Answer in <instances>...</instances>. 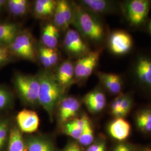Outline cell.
Listing matches in <instances>:
<instances>
[{
  "label": "cell",
  "instance_id": "30bf717a",
  "mask_svg": "<svg viewBox=\"0 0 151 151\" xmlns=\"http://www.w3.org/2000/svg\"><path fill=\"white\" fill-rule=\"evenodd\" d=\"M79 4L92 13L100 15L122 14V2L108 0H82Z\"/></svg>",
  "mask_w": 151,
  "mask_h": 151
},
{
  "label": "cell",
  "instance_id": "8d00e7d4",
  "mask_svg": "<svg viewBox=\"0 0 151 151\" xmlns=\"http://www.w3.org/2000/svg\"><path fill=\"white\" fill-rule=\"evenodd\" d=\"M6 0H0V13L6 10Z\"/></svg>",
  "mask_w": 151,
  "mask_h": 151
},
{
  "label": "cell",
  "instance_id": "d590c367",
  "mask_svg": "<svg viewBox=\"0 0 151 151\" xmlns=\"http://www.w3.org/2000/svg\"><path fill=\"white\" fill-rule=\"evenodd\" d=\"M114 151H132L129 146L124 144H120L116 146Z\"/></svg>",
  "mask_w": 151,
  "mask_h": 151
},
{
  "label": "cell",
  "instance_id": "44dd1931",
  "mask_svg": "<svg viewBox=\"0 0 151 151\" xmlns=\"http://www.w3.org/2000/svg\"><path fill=\"white\" fill-rule=\"evenodd\" d=\"M12 125L11 119L9 118L0 116V151H7Z\"/></svg>",
  "mask_w": 151,
  "mask_h": 151
},
{
  "label": "cell",
  "instance_id": "7a4b0ae2",
  "mask_svg": "<svg viewBox=\"0 0 151 151\" xmlns=\"http://www.w3.org/2000/svg\"><path fill=\"white\" fill-rule=\"evenodd\" d=\"M39 82L38 103L53 118L54 110L58 105L64 90L60 86L55 76L48 71H42L38 75Z\"/></svg>",
  "mask_w": 151,
  "mask_h": 151
},
{
  "label": "cell",
  "instance_id": "d6986e66",
  "mask_svg": "<svg viewBox=\"0 0 151 151\" xmlns=\"http://www.w3.org/2000/svg\"><path fill=\"white\" fill-rule=\"evenodd\" d=\"M86 116V115H83L80 118L72 119L62 125L63 133L78 140L84 128Z\"/></svg>",
  "mask_w": 151,
  "mask_h": 151
},
{
  "label": "cell",
  "instance_id": "5b68a950",
  "mask_svg": "<svg viewBox=\"0 0 151 151\" xmlns=\"http://www.w3.org/2000/svg\"><path fill=\"white\" fill-rule=\"evenodd\" d=\"M13 84L22 101L29 105L38 103L39 82L38 76L16 73L13 78Z\"/></svg>",
  "mask_w": 151,
  "mask_h": 151
},
{
  "label": "cell",
  "instance_id": "74e56055",
  "mask_svg": "<svg viewBox=\"0 0 151 151\" xmlns=\"http://www.w3.org/2000/svg\"><path fill=\"white\" fill-rule=\"evenodd\" d=\"M148 31L151 34V20L148 23Z\"/></svg>",
  "mask_w": 151,
  "mask_h": 151
},
{
  "label": "cell",
  "instance_id": "603a6c76",
  "mask_svg": "<svg viewBox=\"0 0 151 151\" xmlns=\"http://www.w3.org/2000/svg\"><path fill=\"white\" fill-rule=\"evenodd\" d=\"M28 7L26 0H9L6 2V10L11 16L20 17L27 13Z\"/></svg>",
  "mask_w": 151,
  "mask_h": 151
},
{
  "label": "cell",
  "instance_id": "277c9868",
  "mask_svg": "<svg viewBox=\"0 0 151 151\" xmlns=\"http://www.w3.org/2000/svg\"><path fill=\"white\" fill-rule=\"evenodd\" d=\"M151 8L150 0L124 1L122 2V15L130 27H140L147 22Z\"/></svg>",
  "mask_w": 151,
  "mask_h": 151
},
{
  "label": "cell",
  "instance_id": "9c48e42d",
  "mask_svg": "<svg viewBox=\"0 0 151 151\" xmlns=\"http://www.w3.org/2000/svg\"><path fill=\"white\" fill-rule=\"evenodd\" d=\"M65 51L72 57L81 58L91 50L86 40L76 30L68 28L63 40Z\"/></svg>",
  "mask_w": 151,
  "mask_h": 151
},
{
  "label": "cell",
  "instance_id": "5bb4252c",
  "mask_svg": "<svg viewBox=\"0 0 151 151\" xmlns=\"http://www.w3.org/2000/svg\"><path fill=\"white\" fill-rule=\"evenodd\" d=\"M83 101L87 109L92 113L101 111L106 104L105 95L100 88H95L87 93L83 97Z\"/></svg>",
  "mask_w": 151,
  "mask_h": 151
},
{
  "label": "cell",
  "instance_id": "e575fe53",
  "mask_svg": "<svg viewBox=\"0 0 151 151\" xmlns=\"http://www.w3.org/2000/svg\"><path fill=\"white\" fill-rule=\"evenodd\" d=\"M63 151H81L80 147L78 145L72 143L67 145Z\"/></svg>",
  "mask_w": 151,
  "mask_h": 151
},
{
  "label": "cell",
  "instance_id": "4fadbf2b",
  "mask_svg": "<svg viewBox=\"0 0 151 151\" xmlns=\"http://www.w3.org/2000/svg\"><path fill=\"white\" fill-rule=\"evenodd\" d=\"M97 77L103 86L112 95H119L123 87V78L116 73L99 72Z\"/></svg>",
  "mask_w": 151,
  "mask_h": 151
},
{
  "label": "cell",
  "instance_id": "f546056e",
  "mask_svg": "<svg viewBox=\"0 0 151 151\" xmlns=\"http://www.w3.org/2000/svg\"><path fill=\"white\" fill-rule=\"evenodd\" d=\"M133 105V99L129 94H124L120 104V109L124 118L129 113Z\"/></svg>",
  "mask_w": 151,
  "mask_h": 151
},
{
  "label": "cell",
  "instance_id": "1f68e13d",
  "mask_svg": "<svg viewBox=\"0 0 151 151\" xmlns=\"http://www.w3.org/2000/svg\"><path fill=\"white\" fill-rule=\"evenodd\" d=\"M39 57L41 63L46 68L52 67L50 60L47 53L45 47H41L39 49Z\"/></svg>",
  "mask_w": 151,
  "mask_h": 151
},
{
  "label": "cell",
  "instance_id": "d6a6232c",
  "mask_svg": "<svg viewBox=\"0 0 151 151\" xmlns=\"http://www.w3.org/2000/svg\"><path fill=\"white\" fill-rule=\"evenodd\" d=\"M45 49L52 66L55 65L58 62V54L57 51L55 49L49 48L47 47H45Z\"/></svg>",
  "mask_w": 151,
  "mask_h": 151
},
{
  "label": "cell",
  "instance_id": "484cf974",
  "mask_svg": "<svg viewBox=\"0 0 151 151\" xmlns=\"http://www.w3.org/2000/svg\"><path fill=\"white\" fill-rule=\"evenodd\" d=\"M93 130L91 122L88 118L86 116L85 124L81 136L78 139L80 143L82 146H89L93 141Z\"/></svg>",
  "mask_w": 151,
  "mask_h": 151
},
{
  "label": "cell",
  "instance_id": "f35d334b",
  "mask_svg": "<svg viewBox=\"0 0 151 151\" xmlns=\"http://www.w3.org/2000/svg\"><path fill=\"white\" fill-rule=\"evenodd\" d=\"M143 151H151V148H146Z\"/></svg>",
  "mask_w": 151,
  "mask_h": 151
},
{
  "label": "cell",
  "instance_id": "7402d4cb",
  "mask_svg": "<svg viewBox=\"0 0 151 151\" xmlns=\"http://www.w3.org/2000/svg\"><path fill=\"white\" fill-rule=\"evenodd\" d=\"M27 151H54L52 143L43 138L32 137L27 140Z\"/></svg>",
  "mask_w": 151,
  "mask_h": 151
},
{
  "label": "cell",
  "instance_id": "8fae6325",
  "mask_svg": "<svg viewBox=\"0 0 151 151\" xmlns=\"http://www.w3.org/2000/svg\"><path fill=\"white\" fill-rule=\"evenodd\" d=\"M81 107L80 101L74 97L68 96L63 99L58 104V119L60 125L75 118Z\"/></svg>",
  "mask_w": 151,
  "mask_h": 151
},
{
  "label": "cell",
  "instance_id": "ba28073f",
  "mask_svg": "<svg viewBox=\"0 0 151 151\" xmlns=\"http://www.w3.org/2000/svg\"><path fill=\"white\" fill-rule=\"evenodd\" d=\"M133 44L132 37L129 32L123 30H114L108 35V48L115 55L123 56L129 53Z\"/></svg>",
  "mask_w": 151,
  "mask_h": 151
},
{
  "label": "cell",
  "instance_id": "83f0119b",
  "mask_svg": "<svg viewBox=\"0 0 151 151\" xmlns=\"http://www.w3.org/2000/svg\"><path fill=\"white\" fill-rule=\"evenodd\" d=\"M123 96V93H122L118 95V96L113 101L111 104V106H110L111 114L116 118H123V114L121 111V109H120V104L122 100Z\"/></svg>",
  "mask_w": 151,
  "mask_h": 151
},
{
  "label": "cell",
  "instance_id": "4316f807",
  "mask_svg": "<svg viewBox=\"0 0 151 151\" xmlns=\"http://www.w3.org/2000/svg\"><path fill=\"white\" fill-rule=\"evenodd\" d=\"M58 4L60 7L62 14L64 17L65 22L68 27L72 24L73 16V5L65 0L57 1Z\"/></svg>",
  "mask_w": 151,
  "mask_h": 151
},
{
  "label": "cell",
  "instance_id": "e0dca14e",
  "mask_svg": "<svg viewBox=\"0 0 151 151\" xmlns=\"http://www.w3.org/2000/svg\"><path fill=\"white\" fill-rule=\"evenodd\" d=\"M55 78L60 86L64 90L70 86L75 78L74 65L70 60L63 62L58 69Z\"/></svg>",
  "mask_w": 151,
  "mask_h": 151
},
{
  "label": "cell",
  "instance_id": "ffe728a7",
  "mask_svg": "<svg viewBox=\"0 0 151 151\" xmlns=\"http://www.w3.org/2000/svg\"><path fill=\"white\" fill-rule=\"evenodd\" d=\"M7 151H27L26 144L24 142L22 132L15 125L11 128Z\"/></svg>",
  "mask_w": 151,
  "mask_h": 151
},
{
  "label": "cell",
  "instance_id": "836d02e7",
  "mask_svg": "<svg viewBox=\"0 0 151 151\" xmlns=\"http://www.w3.org/2000/svg\"><path fill=\"white\" fill-rule=\"evenodd\" d=\"M86 151H105V145L103 142H99L90 146Z\"/></svg>",
  "mask_w": 151,
  "mask_h": 151
},
{
  "label": "cell",
  "instance_id": "ac0fdd59",
  "mask_svg": "<svg viewBox=\"0 0 151 151\" xmlns=\"http://www.w3.org/2000/svg\"><path fill=\"white\" fill-rule=\"evenodd\" d=\"M59 30L53 24H48L43 29L41 40L44 47L55 49L58 45Z\"/></svg>",
  "mask_w": 151,
  "mask_h": 151
},
{
  "label": "cell",
  "instance_id": "3957f363",
  "mask_svg": "<svg viewBox=\"0 0 151 151\" xmlns=\"http://www.w3.org/2000/svg\"><path fill=\"white\" fill-rule=\"evenodd\" d=\"M130 76L137 88L151 95V52L135 55L130 65Z\"/></svg>",
  "mask_w": 151,
  "mask_h": 151
},
{
  "label": "cell",
  "instance_id": "7c38bea8",
  "mask_svg": "<svg viewBox=\"0 0 151 151\" xmlns=\"http://www.w3.org/2000/svg\"><path fill=\"white\" fill-rule=\"evenodd\" d=\"M17 128L21 132L32 133L38 130L39 126V118L35 111L29 109H23L16 116Z\"/></svg>",
  "mask_w": 151,
  "mask_h": 151
},
{
  "label": "cell",
  "instance_id": "4dcf8cb0",
  "mask_svg": "<svg viewBox=\"0 0 151 151\" xmlns=\"http://www.w3.org/2000/svg\"><path fill=\"white\" fill-rule=\"evenodd\" d=\"M13 58L8 47L0 45V67L10 62Z\"/></svg>",
  "mask_w": 151,
  "mask_h": 151
},
{
  "label": "cell",
  "instance_id": "52a82bcc",
  "mask_svg": "<svg viewBox=\"0 0 151 151\" xmlns=\"http://www.w3.org/2000/svg\"><path fill=\"white\" fill-rule=\"evenodd\" d=\"M102 52L103 49L98 48L79 58L74 65L75 78L83 81L91 75L99 63Z\"/></svg>",
  "mask_w": 151,
  "mask_h": 151
},
{
  "label": "cell",
  "instance_id": "2e32d148",
  "mask_svg": "<svg viewBox=\"0 0 151 151\" xmlns=\"http://www.w3.org/2000/svg\"><path fill=\"white\" fill-rule=\"evenodd\" d=\"M131 127L129 123L123 118H118L109 124L108 131L110 135L116 140H124L130 133Z\"/></svg>",
  "mask_w": 151,
  "mask_h": 151
},
{
  "label": "cell",
  "instance_id": "6da1fadb",
  "mask_svg": "<svg viewBox=\"0 0 151 151\" xmlns=\"http://www.w3.org/2000/svg\"><path fill=\"white\" fill-rule=\"evenodd\" d=\"M72 25L86 40L100 44L106 37V29L99 17L80 4H73Z\"/></svg>",
  "mask_w": 151,
  "mask_h": 151
},
{
  "label": "cell",
  "instance_id": "f1b7e54d",
  "mask_svg": "<svg viewBox=\"0 0 151 151\" xmlns=\"http://www.w3.org/2000/svg\"><path fill=\"white\" fill-rule=\"evenodd\" d=\"M34 14L39 19H47L49 16L53 15V12L48 10L47 9L42 5L39 0L35 2L34 6Z\"/></svg>",
  "mask_w": 151,
  "mask_h": 151
},
{
  "label": "cell",
  "instance_id": "8992f818",
  "mask_svg": "<svg viewBox=\"0 0 151 151\" xmlns=\"http://www.w3.org/2000/svg\"><path fill=\"white\" fill-rule=\"evenodd\" d=\"M9 48L14 57L34 62L36 60L37 50L34 39L27 30L20 32Z\"/></svg>",
  "mask_w": 151,
  "mask_h": 151
},
{
  "label": "cell",
  "instance_id": "d4e9b609",
  "mask_svg": "<svg viewBox=\"0 0 151 151\" xmlns=\"http://www.w3.org/2000/svg\"><path fill=\"white\" fill-rule=\"evenodd\" d=\"M14 102L12 92L7 87L0 85V113L11 109Z\"/></svg>",
  "mask_w": 151,
  "mask_h": 151
},
{
  "label": "cell",
  "instance_id": "cb8c5ba5",
  "mask_svg": "<svg viewBox=\"0 0 151 151\" xmlns=\"http://www.w3.org/2000/svg\"><path fill=\"white\" fill-rule=\"evenodd\" d=\"M135 123L141 131L151 132V109L146 108L140 110L136 115Z\"/></svg>",
  "mask_w": 151,
  "mask_h": 151
},
{
  "label": "cell",
  "instance_id": "9a60e30c",
  "mask_svg": "<svg viewBox=\"0 0 151 151\" xmlns=\"http://www.w3.org/2000/svg\"><path fill=\"white\" fill-rule=\"evenodd\" d=\"M22 31L16 22L0 21V45L9 47Z\"/></svg>",
  "mask_w": 151,
  "mask_h": 151
}]
</instances>
